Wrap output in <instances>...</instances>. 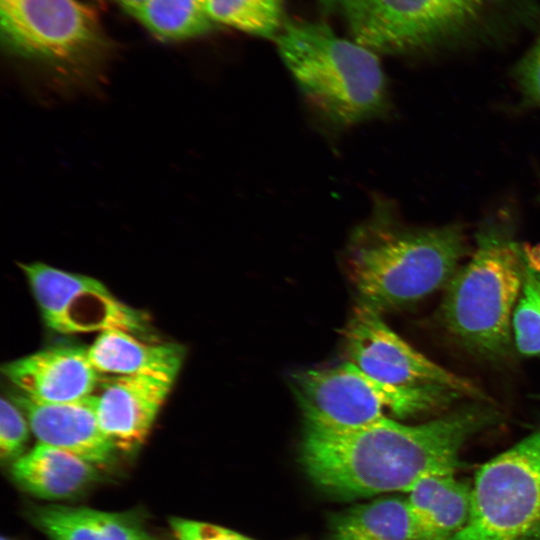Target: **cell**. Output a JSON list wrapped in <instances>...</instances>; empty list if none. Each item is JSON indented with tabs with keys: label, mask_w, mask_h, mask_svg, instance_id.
Masks as SVG:
<instances>
[{
	"label": "cell",
	"mask_w": 540,
	"mask_h": 540,
	"mask_svg": "<svg viewBox=\"0 0 540 540\" xmlns=\"http://www.w3.org/2000/svg\"><path fill=\"white\" fill-rule=\"evenodd\" d=\"M500 414L473 401L417 425L385 419L348 432L305 427L301 461L315 484L342 497L408 492L428 476L455 473L464 444Z\"/></svg>",
	"instance_id": "1"
},
{
	"label": "cell",
	"mask_w": 540,
	"mask_h": 540,
	"mask_svg": "<svg viewBox=\"0 0 540 540\" xmlns=\"http://www.w3.org/2000/svg\"><path fill=\"white\" fill-rule=\"evenodd\" d=\"M467 252L460 224L408 226L392 200L374 194L370 212L349 235L343 260L359 305L382 313L448 284Z\"/></svg>",
	"instance_id": "2"
},
{
	"label": "cell",
	"mask_w": 540,
	"mask_h": 540,
	"mask_svg": "<svg viewBox=\"0 0 540 540\" xmlns=\"http://www.w3.org/2000/svg\"><path fill=\"white\" fill-rule=\"evenodd\" d=\"M274 40L306 104L329 128L342 131L390 113L375 52L321 22L286 21Z\"/></svg>",
	"instance_id": "3"
},
{
	"label": "cell",
	"mask_w": 540,
	"mask_h": 540,
	"mask_svg": "<svg viewBox=\"0 0 540 540\" xmlns=\"http://www.w3.org/2000/svg\"><path fill=\"white\" fill-rule=\"evenodd\" d=\"M525 258L504 219L481 226L474 252L448 282L441 306L447 330L465 349L492 360L510 353Z\"/></svg>",
	"instance_id": "4"
},
{
	"label": "cell",
	"mask_w": 540,
	"mask_h": 540,
	"mask_svg": "<svg viewBox=\"0 0 540 540\" xmlns=\"http://www.w3.org/2000/svg\"><path fill=\"white\" fill-rule=\"evenodd\" d=\"M1 35L16 57L64 88L95 84L107 45L95 12L79 0H0Z\"/></svg>",
	"instance_id": "5"
},
{
	"label": "cell",
	"mask_w": 540,
	"mask_h": 540,
	"mask_svg": "<svg viewBox=\"0 0 540 540\" xmlns=\"http://www.w3.org/2000/svg\"><path fill=\"white\" fill-rule=\"evenodd\" d=\"M290 383L305 427L330 432L354 431L388 418L416 416L442 409L463 397L439 386L388 385L348 361L296 372Z\"/></svg>",
	"instance_id": "6"
},
{
	"label": "cell",
	"mask_w": 540,
	"mask_h": 540,
	"mask_svg": "<svg viewBox=\"0 0 540 540\" xmlns=\"http://www.w3.org/2000/svg\"><path fill=\"white\" fill-rule=\"evenodd\" d=\"M338 6L352 39L376 54L405 55L456 41L500 0H326Z\"/></svg>",
	"instance_id": "7"
},
{
	"label": "cell",
	"mask_w": 540,
	"mask_h": 540,
	"mask_svg": "<svg viewBox=\"0 0 540 540\" xmlns=\"http://www.w3.org/2000/svg\"><path fill=\"white\" fill-rule=\"evenodd\" d=\"M450 540H540V429L478 469L468 521Z\"/></svg>",
	"instance_id": "8"
},
{
	"label": "cell",
	"mask_w": 540,
	"mask_h": 540,
	"mask_svg": "<svg viewBox=\"0 0 540 540\" xmlns=\"http://www.w3.org/2000/svg\"><path fill=\"white\" fill-rule=\"evenodd\" d=\"M19 266L50 329L63 334L110 329L145 332L144 313L117 299L98 279L41 262Z\"/></svg>",
	"instance_id": "9"
},
{
	"label": "cell",
	"mask_w": 540,
	"mask_h": 540,
	"mask_svg": "<svg viewBox=\"0 0 540 540\" xmlns=\"http://www.w3.org/2000/svg\"><path fill=\"white\" fill-rule=\"evenodd\" d=\"M343 340L346 361L377 381L402 388L445 387L472 400H489L471 380L411 347L384 322L381 313L371 308L356 307Z\"/></svg>",
	"instance_id": "10"
},
{
	"label": "cell",
	"mask_w": 540,
	"mask_h": 540,
	"mask_svg": "<svg viewBox=\"0 0 540 540\" xmlns=\"http://www.w3.org/2000/svg\"><path fill=\"white\" fill-rule=\"evenodd\" d=\"M178 373L115 376L95 394L100 426L117 451L131 453L145 442Z\"/></svg>",
	"instance_id": "11"
},
{
	"label": "cell",
	"mask_w": 540,
	"mask_h": 540,
	"mask_svg": "<svg viewBox=\"0 0 540 540\" xmlns=\"http://www.w3.org/2000/svg\"><path fill=\"white\" fill-rule=\"evenodd\" d=\"M2 373L21 395L40 403H65L89 397L101 378L87 348L78 346L39 350L4 364Z\"/></svg>",
	"instance_id": "12"
},
{
	"label": "cell",
	"mask_w": 540,
	"mask_h": 540,
	"mask_svg": "<svg viewBox=\"0 0 540 540\" xmlns=\"http://www.w3.org/2000/svg\"><path fill=\"white\" fill-rule=\"evenodd\" d=\"M14 401L38 443L68 451L97 467L113 461L117 450L100 426L95 394L65 403H40L20 394Z\"/></svg>",
	"instance_id": "13"
},
{
	"label": "cell",
	"mask_w": 540,
	"mask_h": 540,
	"mask_svg": "<svg viewBox=\"0 0 540 540\" xmlns=\"http://www.w3.org/2000/svg\"><path fill=\"white\" fill-rule=\"evenodd\" d=\"M454 475L428 476L407 492L406 500L418 540H450L467 523L472 485Z\"/></svg>",
	"instance_id": "14"
},
{
	"label": "cell",
	"mask_w": 540,
	"mask_h": 540,
	"mask_svg": "<svg viewBox=\"0 0 540 540\" xmlns=\"http://www.w3.org/2000/svg\"><path fill=\"white\" fill-rule=\"evenodd\" d=\"M97 466L68 451L37 443L11 463L15 482L44 499L74 497L98 479Z\"/></svg>",
	"instance_id": "15"
},
{
	"label": "cell",
	"mask_w": 540,
	"mask_h": 540,
	"mask_svg": "<svg viewBox=\"0 0 540 540\" xmlns=\"http://www.w3.org/2000/svg\"><path fill=\"white\" fill-rule=\"evenodd\" d=\"M87 351L92 365L100 374L115 376L180 371L185 356L184 348L179 344L147 342L121 329L100 332Z\"/></svg>",
	"instance_id": "16"
},
{
	"label": "cell",
	"mask_w": 540,
	"mask_h": 540,
	"mask_svg": "<svg viewBox=\"0 0 540 540\" xmlns=\"http://www.w3.org/2000/svg\"><path fill=\"white\" fill-rule=\"evenodd\" d=\"M32 518L50 540H151L128 513L48 505L35 509Z\"/></svg>",
	"instance_id": "17"
},
{
	"label": "cell",
	"mask_w": 540,
	"mask_h": 540,
	"mask_svg": "<svg viewBox=\"0 0 540 540\" xmlns=\"http://www.w3.org/2000/svg\"><path fill=\"white\" fill-rule=\"evenodd\" d=\"M331 540H418L406 498L386 497L340 515Z\"/></svg>",
	"instance_id": "18"
},
{
	"label": "cell",
	"mask_w": 540,
	"mask_h": 540,
	"mask_svg": "<svg viewBox=\"0 0 540 540\" xmlns=\"http://www.w3.org/2000/svg\"><path fill=\"white\" fill-rule=\"evenodd\" d=\"M137 18L165 41L199 36L214 24L208 14V0H147Z\"/></svg>",
	"instance_id": "19"
},
{
	"label": "cell",
	"mask_w": 540,
	"mask_h": 540,
	"mask_svg": "<svg viewBox=\"0 0 540 540\" xmlns=\"http://www.w3.org/2000/svg\"><path fill=\"white\" fill-rule=\"evenodd\" d=\"M208 14L213 23L264 38H275L285 24L282 0H208Z\"/></svg>",
	"instance_id": "20"
},
{
	"label": "cell",
	"mask_w": 540,
	"mask_h": 540,
	"mask_svg": "<svg viewBox=\"0 0 540 540\" xmlns=\"http://www.w3.org/2000/svg\"><path fill=\"white\" fill-rule=\"evenodd\" d=\"M512 333L520 354L540 358V266L528 251L523 286L512 318Z\"/></svg>",
	"instance_id": "21"
},
{
	"label": "cell",
	"mask_w": 540,
	"mask_h": 540,
	"mask_svg": "<svg viewBox=\"0 0 540 540\" xmlns=\"http://www.w3.org/2000/svg\"><path fill=\"white\" fill-rule=\"evenodd\" d=\"M31 430L25 413L15 401L5 397L0 402V456L13 463L22 456Z\"/></svg>",
	"instance_id": "22"
},
{
	"label": "cell",
	"mask_w": 540,
	"mask_h": 540,
	"mask_svg": "<svg viewBox=\"0 0 540 540\" xmlns=\"http://www.w3.org/2000/svg\"><path fill=\"white\" fill-rule=\"evenodd\" d=\"M513 77L523 103L540 108V37L518 61Z\"/></svg>",
	"instance_id": "23"
},
{
	"label": "cell",
	"mask_w": 540,
	"mask_h": 540,
	"mask_svg": "<svg viewBox=\"0 0 540 540\" xmlns=\"http://www.w3.org/2000/svg\"><path fill=\"white\" fill-rule=\"evenodd\" d=\"M170 527L176 540H254L219 525L179 517L170 519Z\"/></svg>",
	"instance_id": "24"
},
{
	"label": "cell",
	"mask_w": 540,
	"mask_h": 540,
	"mask_svg": "<svg viewBox=\"0 0 540 540\" xmlns=\"http://www.w3.org/2000/svg\"><path fill=\"white\" fill-rule=\"evenodd\" d=\"M125 10L137 17L147 0H116Z\"/></svg>",
	"instance_id": "25"
},
{
	"label": "cell",
	"mask_w": 540,
	"mask_h": 540,
	"mask_svg": "<svg viewBox=\"0 0 540 540\" xmlns=\"http://www.w3.org/2000/svg\"><path fill=\"white\" fill-rule=\"evenodd\" d=\"M1 540H12V539H10L9 537L2 536Z\"/></svg>",
	"instance_id": "26"
},
{
	"label": "cell",
	"mask_w": 540,
	"mask_h": 540,
	"mask_svg": "<svg viewBox=\"0 0 540 540\" xmlns=\"http://www.w3.org/2000/svg\"><path fill=\"white\" fill-rule=\"evenodd\" d=\"M537 399H540V394L536 396Z\"/></svg>",
	"instance_id": "27"
}]
</instances>
